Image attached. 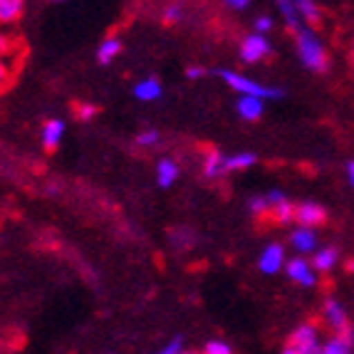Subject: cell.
Returning a JSON list of instances; mask_svg holds the SVG:
<instances>
[{
  "mask_svg": "<svg viewBox=\"0 0 354 354\" xmlns=\"http://www.w3.org/2000/svg\"><path fill=\"white\" fill-rule=\"evenodd\" d=\"M295 48L300 62L310 72H317V75H325L330 70V53H327L325 42L319 40L317 32L313 28H302L295 32Z\"/></svg>",
  "mask_w": 354,
  "mask_h": 354,
  "instance_id": "cell-1",
  "label": "cell"
},
{
  "mask_svg": "<svg viewBox=\"0 0 354 354\" xmlns=\"http://www.w3.org/2000/svg\"><path fill=\"white\" fill-rule=\"evenodd\" d=\"M218 75H221V80L241 97H255V100H263V102L283 97L280 89L266 87V84L255 82V80H250V77H245V75H238V72H233V70H221Z\"/></svg>",
  "mask_w": 354,
  "mask_h": 354,
  "instance_id": "cell-2",
  "label": "cell"
},
{
  "mask_svg": "<svg viewBox=\"0 0 354 354\" xmlns=\"http://www.w3.org/2000/svg\"><path fill=\"white\" fill-rule=\"evenodd\" d=\"M322 317H325L327 327L335 332V337H344V339H354V330L349 325L347 310L339 300L335 297H327L325 305H322Z\"/></svg>",
  "mask_w": 354,
  "mask_h": 354,
  "instance_id": "cell-3",
  "label": "cell"
},
{
  "mask_svg": "<svg viewBox=\"0 0 354 354\" xmlns=\"http://www.w3.org/2000/svg\"><path fill=\"white\" fill-rule=\"evenodd\" d=\"M290 347H295L302 354H319L322 352V342H319V330L315 322H302L292 330L288 339Z\"/></svg>",
  "mask_w": 354,
  "mask_h": 354,
  "instance_id": "cell-4",
  "label": "cell"
},
{
  "mask_svg": "<svg viewBox=\"0 0 354 354\" xmlns=\"http://www.w3.org/2000/svg\"><path fill=\"white\" fill-rule=\"evenodd\" d=\"M270 53H272V45L268 42L266 35H258V32L243 37L241 48H238V55H241V59L245 65H255L260 59H266Z\"/></svg>",
  "mask_w": 354,
  "mask_h": 354,
  "instance_id": "cell-5",
  "label": "cell"
},
{
  "mask_svg": "<svg viewBox=\"0 0 354 354\" xmlns=\"http://www.w3.org/2000/svg\"><path fill=\"white\" fill-rule=\"evenodd\" d=\"M285 272L292 283H297L300 288H315L317 285V272H315L313 263H307L305 258H292L285 263Z\"/></svg>",
  "mask_w": 354,
  "mask_h": 354,
  "instance_id": "cell-6",
  "label": "cell"
},
{
  "mask_svg": "<svg viewBox=\"0 0 354 354\" xmlns=\"http://www.w3.org/2000/svg\"><path fill=\"white\" fill-rule=\"evenodd\" d=\"M295 221L300 228L315 230L317 225H322L327 221V211L315 201H302L295 206Z\"/></svg>",
  "mask_w": 354,
  "mask_h": 354,
  "instance_id": "cell-7",
  "label": "cell"
},
{
  "mask_svg": "<svg viewBox=\"0 0 354 354\" xmlns=\"http://www.w3.org/2000/svg\"><path fill=\"white\" fill-rule=\"evenodd\" d=\"M285 248L280 245V243H270V245H266L263 248V253H260L258 258V268L260 272H266V275H275V272H280L285 268Z\"/></svg>",
  "mask_w": 354,
  "mask_h": 354,
  "instance_id": "cell-8",
  "label": "cell"
},
{
  "mask_svg": "<svg viewBox=\"0 0 354 354\" xmlns=\"http://www.w3.org/2000/svg\"><path fill=\"white\" fill-rule=\"evenodd\" d=\"M268 201H270V218L278 225H288L290 221H295V206L288 201L283 191H270Z\"/></svg>",
  "mask_w": 354,
  "mask_h": 354,
  "instance_id": "cell-9",
  "label": "cell"
},
{
  "mask_svg": "<svg viewBox=\"0 0 354 354\" xmlns=\"http://www.w3.org/2000/svg\"><path fill=\"white\" fill-rule=\"evenodd\" d=\"M62 134H65V122L62 119H48L40 129V142L45 151H55L62 142Z\"/></svg>",
  "mask_w": 354,
  "mask_h": 354,
  "instance_id": "cell-10",
  "label": "cell"
},
{
  "mask_svg": "<svg viewBox=\"0 0 354 354\" xmlns=\"http://www.w3.org/2000/svg\"><path fill=\"white\" fill-rule=\"evenodd\" d=\"M131 92H134V97L139 102H156L161 97V82L156 77H144V80H139L134 84Z\"/></svg>",
  "mask_w": 354,
  "mask_h": 354,
  "instance_id": "cell-11",
  "label": "cell"
},
{
  "mask_svg": "<svg viewBox=\"0 0 354 354\" xmlns=\"http://www.w3.org/2000/svg\"><path fill=\"white\" fill-rule=\"evenodd\" d=\"M290 245H292L297 253H313V250H317V233L310 230V228L292 230V236H290Z\"/></svg>",
  "mask_w": 354,
  "mask_h": 354,
  "instance_id": "cell-12",
  "label": "cell"
},
{
  "mask_svg": "<svg viewBox=\"0 0 354 354\" xmlns=\"http://www.w3.org/2000/svg\"><path fill=\"white\" fill-rule=\"evenodd\" d=\"M178 178V164L174 159H159L156 164V183H159L161 189H169L174 186Z\"/></svg>",
  "mask_w": 354,
  "mask_h": 354,
  "instance_id": "cell-13",
  "label": "cell"
},
{
  "mask_svg": "<svg viewBox=\"0 0 354 354\" xmlns=\"http://www.w3.org/2000/svg\"><path fill=\"white\" fill-rule=\"evenodd\" d=\"M236 112L241 114V119H245V122H255V119H260V114H263V100H255V97H238Z\"/></svg>",
  "mask_w": 354,
  "mask_h": 354,
  "instance_id": "cell-14",
  "label": "cell"
},
{
  "mask_svg": "<svg viewBox=\"0 0 354 354\" xmlns=\"http://www.w3.org/2000/svg\"><path fill=\"white\" fill-rule=\"evenodd\" d=\"M278 10H280V15H283V20H285V28H288L292 35H295L297 30L305 28V23L300 20V12H297L295 3H290V0H280Z\"/></svg>",
  "mask_w": 354,
  "mask_h": 354,
  "instance_id": "cell-15",
  "label": "cell"
},
{
  "mask_svg": "<svg viewBox=\"0 0 354 354\" xmlns=\"http://www.w3.org/2000/svg\"><path fill=\"white\" fill-rule=\"evenodd\" d=\"M203 174L208 178H216L221 174H225V153L218 151V149H211L203 159Z\"/></svg>",
  "mask_w": 354,
  "mask_h": 354,
  "instance_id": "cell-16",
  "label": "cell"
},
{
  "mask_svg": "<svg viewBox=\"0 0 354 354\" xmlns=\"http://www.w3.org/2000/svg\"><path fill=\"white\" fill-rule=\"evenodd\" d=\"M119 53H122V40L119 37H104L100 42V48H97V62L100 65H109Z\"/></svg>",
  "mask_w": 354,
  "mask_h": 354,
  "instance_id": "cell-17",
  "label": "cell"
},
{
  "mask_svg": "<svg viewBox=\"0 0 354 354\" xmlns=\"http://www.w3.org/2000/svg\"><path fill=\"white\" fill-rule=\"evenodd\" d=\"M337 260H339V253H337V248H319L315 250V258H313V268L319 272H330L332 268L337 266Z\"/></svg>",
  "mask_w": 354,
  "mask_h": 354,
  "instance_id": "cell-18",
  "label": "cell"
},
{
  "mask_svg": "<svg viewBox=\"0 0 354 354\" xmlns=\"http://www.w3.org/2000/svg\"><path fill=\"white\" fill-rule=\"evenodd\" d=\"M258 161V156L250 151H241V153H225V174L228 171H245Z\"/></svg>",
  "mask_w": 354,
  "mask_h": 354,
  "instance_id": "cell-19",
  "label": "cell"
},
{
  "mask_svg": "<svg viewBox=\"0 0 354 354\" xmlns=\"http://www.w3.org/2000/svg\"><path fill=\"white\" fill-rule=\"evenodd\" d=\"M297 12H300V20L307 25V28H315V25H319V20H322V10H319L317 3H313V0H297Z\"/></svg>",
  "mask_w": 354,
  "mask_h": 354,
  "instance_id": "cell-20",
  "label": "cell"
},
{
  "mask_svg": "<svg viewBox=\"0 0 354 354\" xmlns=\"http://www.w3.org/2000/svg\"><path fill=\"white\" fill-rule=\"evenodd\" d=\"M25 6L20 0H0V25L15 23L23 15Z\"/></svg>",
  "mask_w": 354,
  "mask_h": 354,
  "instance_id": "cell-21",
  "label": "cell"
},
{
  "mask_svg": "<svg viewBox=\"0 0 354 354\" xmlns=\"http://www.w3.org/2000/svg\"><path fill=\"white\" fill-rule=\"evenodd\" d=\"M319 354H354V339H344V337H332L322 344Z\"/></svg>",
  "mask_w": 354,
  "mask_h": 354,
  "instance_id": "cell-22",
  "label": "cell"
},
{
  "mask_svg": "<svg viewBox=\"0 0 354 354\" xmlns=\"http://www.w3.org/2000/svg\"><path fill=\"white\" fill-rule=\"evenodd\" d=\"M248 208L253 216H270V201H268V194L266 196H253L248 201Z\"/></svg>",
  "mask_w": 354,
  "mask_h": 354,
  "instance_id": "cell-23",
  "label": "cell"
},
{
  "mask_svg": "<svg viewBox=\"0 0 354 354\" xmlns=\"http://www.w3.org/2000/svg\"><path fill=\"white\" fill-rule=\"evenodd\" d=\"M136 144H139L142 149L156 147V144H159V131L147 129V131H142V134H136Z\"/></svg>",
  "mask_w": 354,
  "mask_h": 354,
  "instance_id": "cell-24",
  "label": "cell"
},
{
  "mask_svg": "<svg viewBox=\"0 0 354 354\" xmlns=\"http://www.w3.org/2000/svg\"><path fill=\"white\" fill-rule=\"evenodd\" d=\"M201 354H233V347L228 342H221V339H211V342L203 347Z\"/></svg>",
  "mask_w": 354,
  "mask_h": 354,
  "instance_id": "cell-25",
  "label": "cell"
},
{
  "mask_svg": "<svg viewBox=\"0 0 354 354\" xmlns=\"http://www.w3.org/2000/svg\"><path fill=\"white\" fill-rule=\"evenodd\" d=\"M75 112H77V119H82V122H89V119L97 117V106L89 104V102H80V104L75 106Z\"/></svg>",
  "mask_w": 354,
  "mask_h": 354,
  "instance_id": "cell-26",
  "label": "cell"
},
{
  "mask_svg": "<svg viewBox=\"0 0 354 354\" xmlns=\"http://www.w3.org/2000/svg\"><path fill=\"white\" fill-rule=\"evenodd\" d=\"M272 25H275V20H272L270 15H258V18H255V32H258V35H268L272 30Z\"/></svg>",
  "mask_w": 354,
  "mask_h": 354,
  "instance_id": "cell-27",
  "label": "cell"
},
{
  "mask_svg": "<svg viewBox=\"0 0 354 354\" xmlns=\"http://www.w3.org/2000/svg\"><path fill=\"white\" fill-rule=\"evenodd\" d=\"M181 12H183V6H178V3H171V6H166L164 20H166V23H176V20H181Z\"/></svg>",
  "mask_w": 354,
  "mask_h": 354,
  "instance_id": "cell-28",
  "label": "cell"
},
{
  "mask_svg": "<svg viewBox=\"0 0 354 354\" xmlns=\"http://www.w3.org/2000/svg\"><path fill=\"white\" fill-rule=\"evenodd\" d=\"M10 50H12V42H10V37H8V35H3V32H0V59L6 57V55H10Z\"/></svg>",
  "mask_w": 354,
  "mask_h": 354,
  "instance_id": "cell-29",
  "label": "cell"
},
{
  "mask_svg": "<svg viewBox=\"0 0 354 354\" xmlns=\"http://www.w3.org/2000/svg\"><path fill=\"white\" fill-rule=\"evenodd\" d=\"M248 6H250L248 0H228V8H230V10H245Z\"/></svg>",
  "mask_w": 354,
  "mask_h": 354,
  "instance_id": "cell-30",
  "label": "cell"
},
{
  "mask_svg": "<svg viewBox=\"0 0 354 354\" xmlns=\"http://www.w3.org/2000/svg\"><path fill=\"white\" fill-rule=\"evenodd\" d=\"M8 75H10V70H8L6 59H0V87H3V84H6Z\"/></svg>",
  "mask_w": 354,
  "mask_h": 354,
  "instance_id": "cell-31",
  "label": "cell"
},
{
  "mask_svg": "<svg viewBox=\"0 0 354 354\" xmlns=\"http://www.w3.org/2000/svg\"><path fill=\"white\" fill-rule=\"evenodd\" d=\"M203 75H206V70H203V67H189L191 80H198V77H203Z\"/></svg>",
  "mask_w": 354,
  "mask_h": 354,
  "instance_id": "cell-32",
  "label": "cell"
},
{
  "mask_svg": "<svg viewBox=\"0 0 354 354\" xmlns=\"http://www.w3.org/2000/svg\"><path fill=\"white\" fill-rule=\"evenodd\" d=\"M347 181H349V186L354 189V161H349V164H347Z\"/></svg>",
  "mask_w": 354,
  "mask_h": 354,
  "instance_id": "cell-33",
  "label": "cell"
},
{
  "mask_svg": "<svg viewBox=\"0 0 354 354\" xmlns=\"http://www.w3.org/2000/svg\"><path fill=\"white\" fill-rule=\"evenodd\" d=\"M283 354H302V352H297V349H295V347H290V344H285Z\"/></svg>",
  "mask_w": 354,
  "mask_h": 354,
  "instance_id": "cell-34",
  "label": "cell"
},
{
  "mask_svg": "<svg viewBox=\"0 0 354 354\" xmlns=\"http://www.w3.org/2000/svg\"><path fill=\"white\" fill-rule=\"evenodd\" d=\"M181 354H201V352H181Z\"/></svg>",
  "mask_w": 354,
  "mask_h": 354,
  "instance_id": "cell-35",
  "label": "cell"
},
{
  "mask_svg": "<svg viewBox=\"0 0 354 354\" xmlns=\"http://www.w3.org/2000/svg\"><path fill=\"white\" fill-rule=\"evenodd\" d=\"M352 62H354V42H352Z\"/></svg>",
  "mask_w": 354,
  "mask_h": 354,
  "instance_id": "cell-36",
  "label": "cell"
}]
</instances>
